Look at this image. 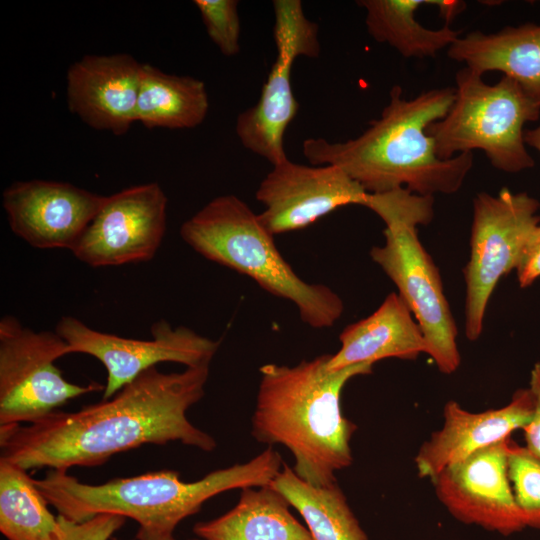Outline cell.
<instances>
[{"label":"cell","instance_id":"6da1fadb","mask_svg":"<svg viewBox=\"0 0 540 540\" xmlns=\"http://www.w3.org/2000/svg\"><path fill=\"white\" fill-rule=\"evenodd\" d=\"M210 365L165 373L152 367L114 396L75 412L0 427L1 458L25 470L92 467L145 444L180 442L210 452L215 439L187 418L205 395Z\"/></svg>","mask_w":540,"mask_h":540},{"label":"cell","instance_id":"7a4b0ae2","mask_svg":"<svg viewBox=\"0 0 540 540\" xmlns=\"http://www.w3.org/2000/svg\"><path fill=\"white\" fill-rule=\"evenodd\" d=\"M380 117L358 137L342 142L308 138L302 144L311 165H335L368 193L404 188L422 196L453 194L473 167V153L441 159L427 129L450 109L454 87L403 97L401 86L389 93Z\"/></svg>","mask_w":540,"mask_h":540},{"label":"cell","instance_id":"3957f363","mask_svg":"<svg viewBox=\"0 0 540 540\" xmlns=\"http://www.w3.org/2000/svg\"><path fill=\"white\" fill-rule=\"evenodd\" d=\"M330 355L294 366H261L252 416L253 437L285 446L294 472L315 486L337 482L336 472L352 464L350 441L357 427L342 413L341 394L348 381L373 370V364L361 363L331 371Z\"/></svg>","mask_w":540,"mask_h":540},{"label":"cell","instance_id":"277c9868","mask_svg":"<svg viewBox=\"0 0 540 540\" xmlns=\"http://www.w3.org/2000/svg\"><path fill=\"white\" fill-rule=\"evenodd\" d=\"M282 466L279 452L268 447L246 463L212 471L194 482H184L177 471L160 470L91 485L66 470L52 469L34 483L68 520L115 514L137 522V540H176L178 524L199 512L207 500L228 490L270 485Z\"/></svg>","mask_w":540,"mask_h":540},{"label":"cell","instance_id":"5b68a950","mask_svg":"<svg viewBox=\"0 0 540 540\" xmlns=\"http://www.w3.org/2000/svg\"><path fill=\"white\" fill-rule=\"evenodd\" d=\"M180 236L207 260L254 280L268 293L292 302L315 329L332 327L344 303L330 287L308 283L283 258L274 235L239 197L213 198L180 227Z\"/></svg>","mask_w":540,"mask_h":540},{"label":"cell","instance_id":"8992f818","mask_svg":"<svg viewBox=\"0 0 540 540\" xmlns=\"http://www.w3.org/2000/svg\"><path fill=\"white\" fill-rule=\"evenodd\" d=\"M365 207L385 224V243L370 250L372 260L393 281L428 345V355L444 374L455 372L461 361L458 330L444 294L440 273L421 244L417 227L434 216V197L400 188L368 193Z\"/></svg>","mask_w":540,"mask_h":540},{"label":"cell","instance_id":"52a82bcc","mask_svg":"<svg viewBox=\"0 0 540 540\" xmlns=\"http://www.w3.org/2000/svg\"><path fill=\"white\" fill-rule=\"evenodd\" d=\"M455 82L450 109L427 129L437 155L450 159L481 150L502 172L518 173L533 167L524 125L539 119L540 102L506 76L488 84L483 75L464 67L457 72Z\"/></svg>","mask_w":540,"mask_h":540},{"label":"cell","instance_id":"ba28073f","mask_svg":"<svg viewBox=\"0 0 540 540\" xmlns=\"http://www.w3.org/2000/svg\"><path fill=\"white\" fill-rule=\"evenodd\" d=\"M69 354L56 331H35L19 319L0 320V427L31 424L105 385L66 380L55 362Z\"/></svg>","mask_w":540,"mask_h":540},{"label":"cell","instance_id":"9c48e42d","mask_svg":"<svg viewBox=\"0 0 540 540\" xmlns=\"http://www.w3.org/2000/svg\"><path fill=\"white\" fill-rule=\"evenodd\" d=\"M540 202L527 193L502 188L473 200L470 258L463 269L466 283L465 335L477 340L489 299L499 280L516 269L524 246L540 224Z\"/></svg>","mask_w":540,"mask_h":540},{"label":"cell","instance_id":"30bf717a","mask_svg":"<svg viewBox=\"0 0 540 540\" xmlns=\"http://www.w3.org/2000/svg\"><path fill=\"white\" fill-rule=\"evenodd\" d=\"M272 3L276 58L256 104L237 116L235 132L244 148L274 166L287 159L284 135L299 109L291 83L294 62L318 57L320 41L318 25L306 17L300 0Z\"/></svg>","mask_w":540,"mask_h":540},{"label":"cell","instance_id":"8fae6325","mask_svg":"<svg viewBox=\"0 0 540 540\" xmlns=\"http://www.w3.org/2000/svg\"><path fill=\"white\" fill-rule=\"evenodd\" d=\"M55 331L67 343L69 354H87L103 364L107 378L102 400L111 398L161 362L180 363L185 367L210 365L221 343L188 327H173L164 319L152 324L151 340L97 331L73 316H62Z\"/></svg>","mask_w":540,"mask_h":540},{"label":"cell","instance_id":"7c38bea8","mask_svg":"<svg viewBox=\"0 0 540 540\" xmlns=\"http://www.w3.org/2000/svg\"><path fill=\"white\" fill-rule=\"evenodd\" d=\"M167 204L157 182L106 196L72 254L94 268L149 262L165 236Z\"/></svg>","mask_w":540,"mask_h":540},{"label":"cell","instance_id":"4fadbf2b","mask_svg":"<svg viewBox=\"0 0 540 540\" xmlns=\"http://www.w3.org/2000/svg\"><path fill=\"white\" fill-rule=\"evenodd\" d=\"M512 442L510 437L483 448L431 480L436 497L455 519L503 536L526 528L508 472Z\"/></svg>","mask_w":540,"mask_h":540},{"label":"cell","instance_id":"5bb4252c","mask_svg":"<svg viewBox=\"0 0 540 540\" xmlns=\"http://www.w3.org/2000/svg\"><path fill=\"white\" fill-rule=\"evenodd\" d=\"M368 192L335 165H305L288 158L272 166L256 199L260 221L274 236L302 230L347 205L364 206Z\"/></svg>","mask_w":540,"mask_h":540},{"label":"cell","instance_id":"9a60e30c","mask_svg":"<svg viewBox=\"0 0 540 540\" xmlns=\"http://www.w3.org/2000/svg\"><path fill=\"white\" fill-rule=\"evenodd\" d=\"M106 196L68 182L16 181L2 194L11 231L38 249L72 250Z\"/></svg>","mask_w":540,"mask_h":540},{"label":"cell","instance_id":"2e32d148","mask_svg":"<svg viewBox=\"0 0 540 540\" xmlns=\"http://www.w3.org/2000/svg\"><path fill=\"white\" fill-rule=\"evenodd\" d=\"M142 63L126 53L86 55L67 70L69 110L96 130L123 135L136 123Z\"/></svg>","mask_w":540,"mask_h":540},{"label":"cell","instance_id":"e0dca14e","mask_svg":"<svg viewBox=\"0 0 540 540\" xmlns=\"http://www.w3.org/2000/svg\"><path fill=\"white\" fill-rule=\"evenodd\" d=\"M534 406L530 388L518 389L507 405L482 412H470L458 402L448 401L443 409L442 427L431 434L416 454L418 476L432 480L447 466L510 438L531 421Z\"/></svg>","mask_w":540,"mask_h":540},{"label":"cell","instance_id":"ac0fdd59","mask_svg":"<svg viewBox=\"0 0 540 540\" xmlns=\"http://www.w3.org/2000/svg\"><path fill=\"white\" fill-rule=\"evenodd\" d=\"M339 340V350L328 361L331 371L387 358L414 360L428 353L425 336L398 293H390L371 315L344 328Z\"/></svg>","mask_w":540,"mask_h":540},{"label":"cell","instance_id":"d6986e66","mask_svg":"<svg viewBox=\"0 0 540 540\" xmlns=\"http://www.w3.org/2000/svg\"><path fill=\"white\" fill-rule=\"evenodd\" d=\"M447 55L481 75L502 72L540 102V25L526 23L495 33L473 31L460 36Z\"/></svg>","mask_w":540,"mask_h":540},{"label":"cell","instance_id":"ffe728a7","mask_svg":"<svg viewBox=\"0 0 540 540\" xmlns=\"http://www.w3.org/2000/svg\"><path fill=\"white\" fill-rule=\"evenodd\" d=\"M290 507L270 485L245 488L232 509L193 531L201 540H313Z\"/></svg>","mask_w":540,"mask_h":540},{"label":"cell","instance_id":"44dd1931","mask_svg":"<svg viewBox=\"0 0 540 540\" xmlns=\"http://www.w3.org/2000/svg\"><path fill=\"white\" fill-rule=\"evenodd\" d=\"M208 110L209 98L202 80L142 63L136 123L149 129H190L203 123Z\"/></svg>","mask_w":540,"mask_h":540},{"label":"cell","instance_id":"7402d4cb","mask_svg":"<svg viewBox=\"0 0 540 540\" xmlns=\"http://www.w3.org/2000/svg\"><path fill=\"white\" fill-rule=\"evenodd\" d=\"M270 486L302 516L313 540H369L337 482L315 486L283 464Z\"/></svg>","mask_w":540,"mask_h":540},{"label":"cell","instance_id":"603a6c76","mask_svg":"<svg viewBox=\"0 0 540 540\" xmlns=\"http://www.w3.org/2000/svg\"><path fill=\"white\" fill-rule=\"evenodd\" d=\"M357 5L366 11L365 24L370 36L405 58L435 57L460 37L461 31L449 24L429 29L415 18L419 7L436 6L437 0H360Z\"/></svg>","mask_w":540,"mask_h":540},{"label":"cell","instance_id":"cb8c5ba5","mask_svg":"<svg viewBox=\"0 0 540 540\" xmlns=\"http://www.w3.org/2000/svg\"><path fill=\"white\" fill-rule=\"evenodd\" d=\"M28 471L0 457V531L8 540H56L58 516Z\"/></svg>","mask_w":540,"mask_h":540},{"label":"cell","instance_id":"d4e9b609","mask_svg":"<svg viewBox=\"0 0 540 540\" xmlns=\"http://www.w3.org/2000/svg\"><path fill=\"white\" fill-rule=\"evenodd\" d=\"M508 472L525 527L540 529V461L513 441Z\"/></svg>","mask_w":540,"mask_h":540},{"label":"cell","instance_id":"484cf974","mask_svg":"<svg viewBox=\"0 0 540 540\" xmlns=\"http://www.w3.org/2000/svg\"><path fill=\"white\" fill-rule=\"evenodd\" d=\"M206 32L220 53L227 57L240 52L239 2L236 0H195Z\"/></svg>","mask_w":540,"mask_h":540},{"label":"cell","instance_id":"4316f807","mask_svg":"<svg viewBox=\"0 0 540 540\" xmlns=\"http://www.w3.org/2000/svg\"><path fill=\"white\" fill-rule=\"evenodd\" d=\"M61 530L56 540H109L125 523L115 514H98L81 522L58 515Z\"/></svg>","mask_w":540,"mask_h":540},{"label":"cell","instance_id":"83f0119b","mask_svg":"<svg viewBox=\"0 0 540 540\" xmlns=\"http://www.w3.org/2000/svg\"><path fill=\"white\" fill-rule=\"evenodd\" d=\"M516 271L521 287L530 286L540 277V224L529 236Z\"/></svg>","mask_w":540,"mask_h":540},{"label":"cell","instance_id":"f1b7e54d","mask_svg":"<svg viewBox=\"0 0 540 540\" xmlns=\"http://www.w3.org/2000/svg\"><path fill=\"white\" fill-rule=\"evenodd\" d=\"M534 395V413L531 421L522 429L525 448L540 461V362L535 363L530 376V386Z\"/></svg>","mask_w":540,"mask_h":540},{"label":"cell","instance_id":"f546056e","mask_svg":"<svg viewBox=\"0 0 540 540\" xmlns=\"http://www.w3.org/2000/svg\"><path fill=\"white\" fill-rule=\"evenodd\" d=\"M526 145L533 147L540 153V124L534 129H528L524 132Z\"/></svg>","mask_w":540,"mask_h":540},{"label":"cell","instance_id":"4dcf8cb0","mask_svg":"<svg viewBox=\"0 0 540 540\" xmlns=\"http://www.w3.org/2000/svg\"><path fill=\"white\" fill-rule=\"evenodd\" d=\"M191 540H201V539H191Z\"/></svg>","mask_w":540,"mask_h":540}]
</instances>
